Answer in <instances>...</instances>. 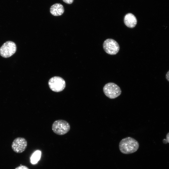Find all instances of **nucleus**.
I'll return each mask as SVG.
<instances>
[{"label":"nucleus","instance_id":"nucleus-10","mask_svg":"<svg viewBox=\"0 0 169 169\" xmlns=\"http://www.w3.org/2000/svg\"><path fill=\"white\" fill-rule=\"evenodd\" d=\"M41 155V152L39 150L35 151L30 157V162L33 164L37 163L40 160Z\"/></svg>","mask_w":169,"mask_h":169},{"label":"nucleus","instance_id":"nucleus-2","mask_svg":"<svg viewBox=\"0 0 169 169\" xmlns=\"http://www.w3.org/2000/svg\"><path fill=\"white\" fill-rule=\"evenodd\" d=\"M103 91L105 95L110 99H114L117 97L121 93V90L119 86L112 82L106 84L103 88Z\"/></svg>","mask_w":169,"mask_h":169},{"label":"nucleus","instance_id":"nucleus-9","mask_svg":"<svg viewBox=\"0 0 169 169\" xmlns=\"http://www.w3.org/2000/svg\"><path fill=\"white\" fill-rule=\"evenodd\" d=\"M51 13L54 16L62 15L64 12L63 6L61 4L56 3L52 5L50 8Z\"/></svg>","mask_w":169,"mask_h":169},{"label":"nucleus","instance_id":"nucleus-13","mask_svg":"<svg viewBox=\"0 0 169 169\" xmlns=\"http://www.w3.org/2000/svg\"><path fill=\"white\" fill-rule=\"evenodd\" d=\"M166 78L167 80L169 82V70L168 71L166 74Z\"/></svg>","mask_w":169,"mask_h":169},{"label":"nucleus","instance_id":"nucleus-6","mask_svg":"<svg viewBox=\"0 0 169 169\" xmlns=\"http://www.w3.org/2000/svg\"><path fill=\"white\" fill-rule=\"evenodd\" d=\"M103 48L105 51L110 55L117 54L120 49V46L118 43L111 38H108L103 43Z\"/></svg>","mask_w":169,"mask_h":169},{"label":"nucleus","instance_id":"nucleus-4","mask_svg":"<svg viewBox=\"0 0 169 169\" xmlns=\"http://www.w3.org/2000/svg\"><path fill=\"white\" fill-rule=\"evenodd\" d=\"M48 84L52 90L57 92L63 91L66 86L65 80L59 76H54L50 78Z\"/></svg>","mask_w":169,"mask_h":169},{"label":"nucleus","instance_id":"nucleus-5","mask_svg":"<svg viewBox=\"0 0 169 169\" xmlns=\"http://www.w3.org/2000/svg\"><path fill=\"white\" fill-rule=\"evenodd\" d=\"M16 50L15 43L11 41L5 43L0 48V54L3 57L7 58L13 55Z\"/></svg>","mask_w":169,"mask_h":169},{"label":"nucleus","instance_id":"nucleus-11","mask_svg":"<svg viewBox=\"0 0 169 169\" xmlns=\"http://www.w3.org/2000/svg\"><path fill=\"white\" fill-rule=\"evenodd\" d=\"M15 169H29L27 166H23L21 165L20 166H18Z\"/></svg>","mask_w":169,"mask_h":169},{"label":"nucleus","instance_id":"nucleus-12","mask_svg":"<svg viewBox=\"0 0 169 169\" xmlns=\"http://www.w3.org/2000/svg\"><path fill=\"white\" fill-rule=\"evenodd\" d=\"M64 3L68 4H71L74 0H62Z\"/></svg>","mask_w":169,"mask_h":169},{"label":"nucleus","instance_id":"nucleus-1","mask_svg":"<svg viewBox=\"0 0 169 169\" xmlns=\"http://www.w3.org/2000/svg\"><path fill=\"white\" fill-rule=\"evenodd\" d=\"M119 146L121 153L128 154L136 152L139 148V144L135 139L131 137H128L120 141Z\"/></svg>","mask_w":169,"mask_h":169},{"label":"nucleus","instance_id":"nucleus-8","mask_svg":"<svg viewBox=\"0 0 169 169\" xmlns=\"http://www.w3.org/2000/svg\"><path fill=\"white\" fill-rule=\"evenodd\" d=\"M124 21L125 25L130 28L135 27L137 23V20L136 17L131 13H128L125 15Z\"/></svg>","mask_w":169,"mask_h":169},{"label":"nucleus","instance_id":"nucleus-7","mask_svg":"<svg viewBox=\"0 0 169 169\" xmlns=\"http://www.w3.org/2000/svg\"><path fill=\"white\" fill-rule=\"evenodd\" d=\"M27 146V141L23 137H18L13 141L11 145L12 149L16 153H19L23 152Z\"/></svg>","mask_w":169,"mask_h":169},{"label":"nucleus","instance_id":"nucleus-14","mask_svg":"<svg viewBox=\"0 0 169 169\" xmlns=\"http://www.w3.org/2000/svg\"><path fill=\"white\" fill-rule=\"evenodd\" d=\"M166 140L167 141V142L169 143V132L166 134Z\"/></svg>","mask_w":169,"mask_h":169},{"label":"nucleus","instance_id":"nucleus-3","mask_svg":"<svg viewBox=\"0 0 169 169\" xmlns=\"http://www.w3.org/2000/svg\"><path fill=\"white\" fill-rule=\"evenodd\" d=\"M53 132L58 135H62L67 133L70 129L69 123L64 120H58L55 121L52 125Z\"/></svg>","mask_w":169,"mask_h":169}]
</instances>
